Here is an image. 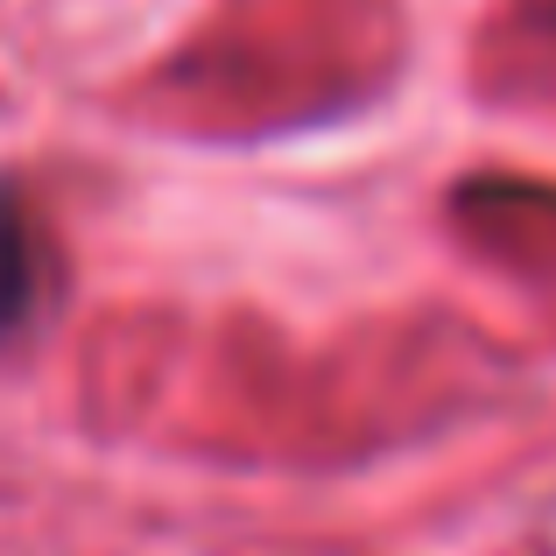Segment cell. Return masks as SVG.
<instances>
[{
    "mask_svg": "<svg viewBox=\"0 0 556 556\" xmlns=\"http://www.w3.org/2000/svg\"><path fill=\"white\" fill-rule=\"evenodd\" d=\"M36 311H42V240L14 184H0V339H14Z\"/></svg>",
    "mask_w": 556,
    "mask_h": 556,
    "instance_id": "6da1fadb",
    "label": "cell"
}]
</instances>
